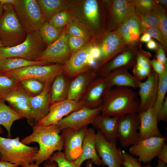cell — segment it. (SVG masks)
<instances>
[{
  "label": "cell",
  "instance_id": "obj_41",
  "mask_svg": "<svg viewBox=\"0 0 167 167\" xmlns=\"http://www.w3.org/2000/svg\"><path fill=\"white\" fill-rule=\"evenodd\" d=\"M72 20L71 16L67 10H65L54 15L47 22L56 28H62Z\"/></svg>",
  "mask_w": 167,
  "mask_h": 167
},
{
  "label": "cell",
  "instance_id": "obj_11",
  "mask_svg": "<svg viewBox=\"0 0 167 167\" xmlns=\"http://www.w3.org/2000/svg\"><path fill=\"white\" fill-rule=\"evenodd\" d=\"M140 118L138 113H129L118 118V138L122 146L126 148L140 140Z\"/></svg>",
  "mask_w": 167,
  "mask_h": 167
},
{
  "label": "cell",
  "instance_id": "obj_26",
  "mask_svg": "<svg viewBox=\"0 0 167 167\" xmlns=\"http://www.w3.org/2000/svg\"><path fill=\"white\" fill-rule=\"evenodd\" d=\"M96 133L92 128H87L84 138L81 153L75 161L77 165L81 166L83 162L88 160L94 164L100 165L102 164L101 159L98 156L96 148Z\"/></svg>",
  "mask_w": 167,
  "mask_h": 167
},
{
  "label": "cell",
  "instance_id": "obj_33",
  "mask_svg": "<svg viewBox=\"0 0 167 167\" xmlns=\"http://www.w3.org/2000/svg\"><path fill=\"white\" fill-rule=\"evenodd\" d=\"M32 96L19 84L13 89L0 95V99L9 104L15 102L28 103L30 98Z\"/></svg>",
  "mask_w": 167,
  "mask_h": 167
},
{
  "label": "cell",
  "instance_id": "obj_6",
  "mask_svg": "<svg viewBox=\"0 0 167 167\" xmlns=\"http://www.w3.org/2000/svg\"><path fill=\"white\" fill-rule=\"evenodd\" d=\"M27 33L14 8L5 11L0 19V40L4 47H11L25 40Z\"/></svg>",
  "mask_w": 167,
  "mask_h": 167
},
{
  "label": "cell",
  "instance_id": "obj_14",
  "mask_svg": "<svg viewBox=\"0 0 167 167\" xmlns=\"http://www.w3.org/2000/svg\"><path fill=\"white\" fill-rule=\"evenodd\" d=\"M96 41V39L92 38L83 47L72 54L68 61L64 64L63 73L65 75L72 78L92 68L90 59Z\"/></svg>",
  "mask_w": 167,
  "mask_h": 167
},
{
  "label": "cell",
  "instance_id": "obj_58",
  "mask_svg": "<svg viewBox=\"0 0 167 167\" xmlns=\"http://www.w3.org/2000/svg\"><path fill=\"white\" fill-rule=\"evenodd\" d=\"M166 164L165 162L161 161L160 160H158V164L156 166H152L150 164H148L147 165L143 166V167H167Z\"/></svg>",
  "mask_w": 167,
  "mask_h": 167
},
{
  "label": "cell",
  "instance_id": "obj_16",
  "mask_svg": "<svg viewBox=\"0 0 167 167\" xmlns=\"http://www.w3.org/2000/svg\"><path fill=\"white\" fill-rule=\"evenodd\" d=\"M166 139V137H153L140 140L131 146L129 153L138 157L140 162L148 163L157 157L161 148Z\"/></svg>",
  "mask_w": 167,
  "mask_h": 167
},
{
  "label": "cell",
  "instance_id": "obj_61",
  "mask_svg": "<svg viewBox=\"0 0 167 167\" xmlns=\"http://www.w3.org/2000/svg\"><path fill=\"white\" fill-rule=\"evenodd\" d=\"M92 163L91 160H88L86 163L85 167H93Z\"/></svg>",
  "mask_w": 167,
  "mask_h": 167
},
{
  "label": "cell",
  "instance_id": "obj_2",
  "mask_svg": "<svg viewBox=\"0 0 167 167\" xmlns=\"http://www.w3.org/2000/svg\"><path fill=\"white\" fill-rule=\"evenodd\" d=\"M137 93L131 88L116 86L106 88L102 96L101 115L119 117L138 113L139 101Z\"/></svg>",
  "mask_w": 167,
  "mask_h": 167
},
{
  "label": "cell",
  "instance_id": "obj_57",
  "mask_svg": "<svg viewBox=\"0 0 167 167\" xmlns=\"http://www.w3.org/2000/svg\"><path fill=\"white\" fill-rule=\"evenodd\" d=\"M152 40V37L147 33H144L140 38L139 41L141 42L147 43Z\"/></svg>",
  "mask_w": 167,
  "mask_h": 167
},
{
  "label": "cell",
  "instance_id": "obj_29",
  "mask_svg": "<svg viewBox=\"0 0 167 167\" xmlns=\"http://www.w3.org/2000/svg\"><path fill=\"white\" fill-rule=\"evenodd\" d=\"M73 78L67 77L63 72L55 78L51 85L50 105L67 99L70 83Z\"/></svg>",
  "mask_w": 167,
  "mask_h": 167
},
{
  "label": "cell",
  "instance_id": "obj_12",
  "mask_svg": "<svg viewBox=\"0 0 167 167\" xmlns=\"http://www.w3.org/2000/svg\"><path fill=\"white\" fill-rule=\"evenodd\" d=\"M135 14V7L129 0H110L107 12V32L117 30L122 23Z\"/></svg>",
  "mask_w": 167,
  "mask_h": 167
},
{
  "label": "cell",
  "instance_id": "obj_53",
  "mask_svg": "<svg viewBox=\"0 0 167 167\" xmlns=\"http://www.w3.org/2000/svg\"><path fill=\"white\" fill-rule=\"evenodd\" d=\"M157 157L159 160L167 163V145L165 142L163 144Z\"/></svg>",
  "mask_w": 167,
  "mask_h": 167
},
{
  "label": "cell",
  "instance_id": "obj_34",
  "mask_svg": "<svg viewBox=\"0 0 167 167\" xmlns=\"http://www.w3.org/2000/svg\"><path fill=\"white\" fill-rule=\"evenodd\" d=\"M63 28H56L49 24L48 22H45L42 25L39 31L47 46L53 43L59 37Z\"/></svg>",
  "mask_w": 167,
  "mask_h": 167
},
{
  "label": "cell",
  "instance_id": "obj_5",
  "mask_svg": "<svg viewBox=\"0 0 167 167\" xmlns=\"http://www.w3.org/2000/svg\"><path fill=\"white\" fill-rule=\"evenodd\" d=\"M47 47L39 31L28 33L20 44L11 47H0V59L18 58L36 61Z\"/></svg>",
  "mask_w": 167,
  "mask_h": 167
},
{
  "label": "cell",
  "instance_id": "obj_59",
  "mask_svg": "<svg viewBox=\"0 0 167 167\" xmlns=\"http://www.w3.org/2000/svg\"><path fill=\"white\" fill-rule=\"evenodd\" d=\"M157 3L163 6L166 10L167 7V0H155Z\"/></svg>",
  "mask_w": 167,
  "mask_h": 167
},
{
  "label": "cell",
  "instance_id": "obj_32",
  "mask_svg": "<svg viewBox=\"0 0 167 167\" xmlns=\"http://www.w3.org/2000/svg\"><path fill=\"white\" fill-rule=\"evenodd\" d=\"M48 65L38 61H32L18 58H7L0 59V73L32 65Z\"/></svg>",
  "mask_w": 167,
  "mask_h": 167
},
{
  "label": "cell",
  "instance_id": "obj_23",
  "mask_svg": "<svg viewBox=\"0 0 167 167\" xmlns=\"http://www.w3.org/2000/svg\"><path fill=\"white\" fill-rule=\"evenodd\" d=\"M52 83H45L41 92L37 95L32 96L29 99L28 103L32 111L35 125L43 119L49 112Z\"/></svg>",
  "mask_w": 167,
  "mask_h": 167
},
{
  "label": "cell",
  "instance_id": "obj_17",
  "mask_svg": "<svg viewBox=\"0 0 167 167\" xmlns=\"http://www.w3.org/2000/svg\"><path fill=\"white\" fill-rule=\"evenodd\" d=\"M127 45L121 53L100 68L96 71L99 76L105 77L116 69L124 68L128 70L134 66L136 62L139 46Z\"/></svg>",
  "mask_w": 167,
  "mask_h": 167
},
{
  "label": "cell",
  "instance_id": "obj_1",
  "mask_svg": "<svg viewBox=\"0 0 167 167\" xmlns=\"http://www.w3.org/2000/svg\"><path fill=\"white\" fill-rule=\"evenodd\" d=\"M108 7L103 1L74 0H70L67 10L92 38L99 39L107 32Z\"/></svg>",
  "mask_w": 167,
  "mask_h": 167
},
{
  "label": "cell",
  "instance_id": "obj_49",
  "mask_svg": "<svg viewBox=\"0 0 167 167\" xmlns=\"http://www.w3.org/2000/svg\"><path fill=\"white\" fill-rule=\"evenodd\" d=\"M133 68V75L137 80L140 81L144 79H146L151 71L141 68L136 64Z\"/></svg>",
  "mask_w": 167,
  "mask_h": 167
},
{
  "label": "cell",
  "instance_id": "obj_39",
  "mask_svg": "<svg viewBox=\"0 0 167 167\" xmlns=\"http://www.w3.org/2000/svg\"><path fill=\"white\" fill-rule=\"evenodd\" d=\"M9 104L12 108L27 119L30 125L32 126L35 124L32 111L28 103L15 102Z\"/></svg>",
  "mask_w": 167,
  "mask_h": 167
},
{
  "label": "cell",
  "instance_id": "obj_18",
  "mask_svg": "<svg viewBox=\"0 0 167 167\" xmlns=\"http://www.w3.org/2000/svg\"><path fill=\"white\" fill-rule=\"evenodd\" d=\"M88 126L77 130L67 129L61 130L63 153L66 158L68 161H74L80 156Z\"/></svg>",
  "mask_w": 167,
  "mask_h": 167
},
{
  "label": "cell",
  "instance_id": "obj_4",
  "mask_svg": "<svg viewBox=\"0 0 167 167\" xmlns=\"http://www.w3.org/2000/svg\"><path fill=\"white\" fill-rule=\"evenodd\" d=\"M19 137L6 138L0 136V161H5L20 166L35 162L39 149L22 143Z\"/></svg>",
  "mask_w": 167,
  "mask_h": 167
},
{
  "label": "cell",
  "instance_id": "obj_21",
  "mask_svg": "<svg viewBox=\"0 0 167 167\" xmlns=\"http://www.w3.org/2000/svg\"><path fill=\"white\" fill-rule=\"evenodd\" d=\"M98 76L92 68L73 78L70 83L67 99L79 101L90 84Z\"/></svg>",
  "mask_w": 167,
  "mask_h": 167
},
{
  "label": "cell",
  "instance_id": "obj_30",
  "mask_svg": "<svg viewBox=\"0 0 167 167\" xmlns=\"http://www.w3.org/2000/svg\"><path fill=\"white\" fill-rule=\"evenodd\" d=\"M42 11L45 22L58 13L67 10L70 0H36Z\"/></svg>",
  "mask_w": 167,
  "mask_h": 167
},
{
  "label": "cell",
  "instance_id": "obj_42",
  "mask_svg": "<svg viewBox=\"0 0 167 167\" xmlns=\"http://www.w3.org/2000/svg\"><path fill=\"white\" fill-rule=\"evenodd\" d=\"M151 53L143 50L142 49V44L139 46L137 54L135 64L141 68L151 71L152 68L151 64Z\"/></svg>",
  "mask_w": 167,
  "mask_h": 167
},
{
  "label": "cell",
  "instance_id": "obj_13",
  "mask_svg": "<svg viewBox=\"0 0 167 167\" xmlns=\"http://www.w3.org/2000/svg\"><path fill=\"white\" fill-rule=\"evenodd\" d=\"M71 55L68 45L65 26L59 37L48 46L36 61H41L48 64L52 63L64 64Z\"/></svg>",
  "mask_w": 167,
  "mask_h": 167
},
{
  "label": "cell",
  "instance_id": "obj_54",
  "mask_svg": "<svg viewBox=\"0 0 167 167\" xmlns=\"http://www.w3.org/2000/svg\"><path fill=\"white\" fill-rule=\"evenodd\" d=\"M21 167H39L35 163L20 165ZM43 167H58L56 163L54 161H52L49 159L45 161Z\"/></svg>",
  "mask_w": 167,
  "mask_h": 167
},
{
  "label": "cell",
  "instance_id": "obj_56",
  "mask_svg": "<svg viewBox=\"0 0 167 167\" xmlns=\"http://www.w3.org/2000/svg\"><path fill=\"white\" fill-rule=\"evenodd\" d=\"M20 166L18 164H14L10 162L0 161V167H19Z\"/></svg>",
  "mask_w": 167,
  "mask_h": 167
},
{
  "label": "cell",
  "instance_id": "obj_40",
  "mask_svg": "<svg viewBox=\"0 0 167 167\" xmlns=\"http://www.w3.org/2000/svg\"><path fill=\"white\" fill-rule=\"evenodd\" d=\"M66 33L73 36L90 41L92 38L85 29L73 19L65 26Z\"/></svg>",
  "mask_w": 167,
  "mask_h": 167
},
{
  "label": "cell",
  "instance_id": "obj_22",
  "mask_svg": "<svg viewBox=\"0 0 167 167\" xmlns=\"http://www.w3.org/2000/svg\"><path fill=\"white\" fill-rule=\"evenodd\" d=\"M107 85L106 78L98 76L90 84L79 101L84 107L91 109L101 106L102 96Z\"/></svg>",
  "mask_w": 167,
  "mask_h": 167
},
{
  "label": "cell",
  "instance_id": "obj_3",
  "mask_svg": "<svg viewBox=\"0 0 167 167\" xmlns=\"http://www.w3.org/2000/svg\"><path fill=\"white\" fill-rule=\"evenodd\" d=\"M33 131L21 142L26 145L33 142L38 143L39 148L35 159V164L39 165L49 159L54 152L63 150V137L61 130L56 125L32 126Z\"/></svg>",
  "mask_w": 167,
  "mask_h": 167
},
{
  "label": "cell",
  "instance_id": "obj_46",
  "mask_svg": "<svg viewBox=\"0 0 167 167\" xmlns=\"http://www.w3.org/2000/svg\"><path fill=\"white\" fill-rule=\"evenodd\" d=\"M49 160L55 162L58 167H80L74 161H70L65 158L63 152L57 151L54 153Z\"/></svg>",
  "mask_w": 167,
  "mask_h": 167
},
{
  "label": "cell",
  "instance_id": "obj_47",
  "mask_svg": "<svg viewBox=\"0 0 167 167\" xmlns=\"http://www.w3.org/2000/svg\"><path fill=\"white\" fill-rule=\"evenodd\" d=\"M148 34L151 37L158 41L163 46L165 51L167 52V45L165 43L163 34L159 28H152L146 29L143 32Z\"/></svg>",
  "mask_w": 167,
  "mask_h": 167
},
{
  "label": "cell",
  "instance_id": "obj_24",
  "mask_svg": "<svg viewBox=\"0 0 167 167\" xmlns=\"http://www.w3.org/2000/svg\"><path fill=\"white\" fill-rule=\"evenodd\" d=\"M140 118V140L153 137H162L158 126L157 115L153 107L138 113Z\"/></svg>",
  "mask_w": 167,
  "mask_h": 167
},
{
  "label": "cell",
  "instance_id": "obj_35",
  "mask_svg": "<svg viewBox=\"0 0 167 167\" xmlns=\"http://www.w3.org/2000/svg\"><path fill=\"white\" fill-rule=\"evenodd\" d=\"M158 77L156 98L153 106L156 115L166 97L167 92V70L162 75H159Z\"/></svg>",
  "mask_w": 167,
  "mask_h": 167
},
{
  "label": "cell",
  "instance_id": "obj_38",
  "mask_svg": "<svg viewBox=\"0 0 167 167\" xmlns=\"http://www.w3.org/2000/svg\"><path fill=\"white\" fill-rule=\"evenodd\" d=\"M135 6V14L140 18L152 11L155 3V0H129Z\"/></svg>",
  "mask_w": 167,
  "mask_h": 167
},
{
  "label": "cell",
  "instance_id": "obj_55",
  "mask_svg": "<svg viewBox=\"0 0 167 167\" xmlns=\"http://www.w3.org/2000/svg\"><path fill=\"white\" fill-rule=\"evenodd\" d=\"M158 44L154 40L152 39L147 43V47L149 49L156 50L158 47Z\"/></svg>",
  "mask_w": 167,
  "mask_h": 167
},
{
  "label": "cell",
  "instance_id": "obj_45",
  "mask_svg": "<svg viewBox=\"0 0 167 167\" xmlns=\"http://www.w3.org/2000/svg\"><path fill=\"white\" fill-rule=\"evenodd\" d=\"M141 34L146 29L152 28H159L158 19L152 11L141 18Z\"/></svg>",
  "mask_w": 167,
  "mask_h": 167
},
{
  "label": "cell",
  "instance_id": "obj_25",
  "mask_svg": "<svg viewBox=\"0 0 167 167\" xmlns=\"http://www.w3.org/2000/svg\"><path fill=\"white\" fill-rule=\"evenodd\" d=\"M117 30L127 45H136L141 43V19L135 14L122 23Z\"/></svg>",
  "mask_w": 167,
  "mask_h": 167
},
{
  "label": "cell",
  "instance_id": "obj_37",
  "mask_svg": "<svg viewBox=\"0 0 167 167\" xmlns=\"http://www.w3.org/2000/svg\"><path fill=\"white\" fill-rule=\"evenodd\" d=\"M20 86L31 95H37L43 90L45 83L35 79L29 78L24 79L19 82Z\"/></svg>",
  "mask_w": 167,
  "mask_h": 167
},
{
  "label": "cell",
  "instance_id": "obj_62",
  "mask_svg": "<svg viewBox=\"0 0 167 167\" xmlns=\"http://www.w3.org/2000/svg\"><path fill=\"white\" fill-rule=\"evenodd\" d=\"M3 14V10L2 4L0 1V19L2 16Z\"/></svg>",
  "mask_w": 167,
  "mask_h": 167
},
{
  "label": "cell",
  "instance_id": "obj_27",
  "mask_svg": "<svg viewBox=\"0 0 167 167\" xmlns=\"http://www.w3.org/2000/svg\"><path fill=\"white\" fill-rule=\"evenodd\" d=\"M105 77L107 82L106 88H111L115 86L137 88L141 82L131 75L127 69L124 68L114 70Z\"/></svg>",
  "mask_w": 167,
  "mask_h": 167
},
{
  "label": "cell",
  "instance_id": "obj_8",
  "mask_svg": "<svg viewBox=\"0 0 167 167\" xmlns=\"http://www.w3.org/2000/svg\"><path fill=\"white\" fill-rule=\"evenodd\" d=\"M63 65L60 64L32 65L2 74L12 77L19 83L29 78L35 79L44 83H52L57 75L63 72Z\"/></svg>",
  "mask_w": 167,
  "mask_h": 167
},
{
  "label": "cell",
  "instance_id": "obj_64",
  "mask_svg": "<svg viewBox=\"0 0 167 167\" xmlns=\"http://www.w3.org/2000/svg\"><path fill=\"white\" fill-rule=\"evenodd\" d=\"M4 47V46L2 44L1 41L0 40V47Z\"/></svg>",
  "mask_w": 167,
  "mask_h": 167
},
{
  "label": "cell",
  "instance_id": "obj_43",
  "mask_svg": "<svg viewBox=\"0 0 167 167\" xmlns=\"http://www.w3.org/2000/svg\"><path fill=\"white\" fill-rule=\"evenodd\" d=\"M19 84L12 77L0 73V95L13 89Z\"/></svg>",
  "mask_w": 167,
  "mask_h": 167
},
{
  "label": "cell",
  "instance_id": "obj_20",
  "mask_svg": "<svg viewBox=\"0 0 167 167\" xmlns=\"http://www.w3.org/2000/svg\"><path fill=\"white\" fill-rule=\"evenodd\" d=\"M158 79V75L152 69L146 80L140 82L138 92L140 99L138 113L153 107L156 98Z\"/></svg>",
  "mask_w": 167,
  "mask_h": 167
},
{
  "label": "cell",
  "instance_id": "obj_15",
  "mask_svg": "<svg viewBox=\"0 0 167 167\" xmlns=\"http://www.w3.org/2000/svg\"><path fill=\"white\" fill-rule=\"evenodd\" d=\"M101 106L95 109L83 107L62 118L56 125L61 130L65 129L78 130L91 123L101 113Z\"/></svg>",
  "mask_w": 167,
  "mask_h": 167
},
{
  "label": "cell",
  "instance_id": "obj_19",
  "mask_svg": "<svg viewBox=\"0 0 167 167\" xmlns=\"http://www.w3.org/2000/svg\"><path fill=\"white\" fill-rule=\"evenodd\" d=\"M83 107L80 101L68 99L54 103L50 105L48 114L36 125H56L64 116Z\"/></svg>",
  "mask_w": 167,
  "mask_h": 167
},
{
  "label": "cell",
  "instance_id": "obj_7",
  "mask_svg": "<svg viewBox=\"0 0 167 167\" xmlns=\"http://www.w3.org/2000/svg\"><path fill=\"white\" fill-rule=\"evenodd\" d=\"M14 10L27 33L39 31L45 21L36 0H15Z\"/></svg>",
  "mask_w": 167,
  "mask_h": 167
},
{
  "label": "cell",
  "instance_id": "obj_28",
  "mask_svg": "<svg viewBox=\"0 0 167 167\" xmlns=\"http://www.w3.org/2000/svg\"><path fill=\"white\" fill-rule=\"evenodd\" d=\"M118 117L99 114L91 124L95 128L100 130L106 139L111 141L118 138Z\"/></svg>",
  "mask_w": 167,
  "mask_h": 167
},
{
  "label": "cell",
  "instance_id": "obj_36",
  "mask_svg": "<svg viewBox=\"0 0 167 167\" xmlns=\"http://www.w3.org/2000/svg\"><path fill=\"white\" fill-rule=\"evenodd\" d=\"M166 10L163 6L155 2L152 12L158 19L159 28L163 34L165 42L167 45V16Z\"/></svg>",
  "mask_w": 167,
  "mask_h": 167
},
{
  "label": "cell",
  "instance_id": "obj_48",
  "mask_svg": "<svg viewBox=\"0 0 167 167\" xmlns=\"http://www.w3.org/2000/svg\"><path fill=\"white\" fill-rule=\"evenodd\" d=\"M123 159V165L124 167H143L141 162L137 161L136 158L125 150L122 151Z\"/></svg>",
  "mask_w": 167,
  "mask_h": 167
},
{
  "label": "cell",
  "instance_id": "obj_52",
  "mask_svg": "<svg viewBox=\"0 0 167 167\" xmlns=\"http://www.w3.org/2000/svg\"><path fill=\"white\" fill-rule=\"evenodd\" d=\"M151 64L152 68L158 76L162 75L167 70V67H165L156 58L151 60Z\"/></svg>",
  "mask_w": 167,
  "mask_h": 167
},
{
  "label": "cell",
  "instance_id": "obj_60",
  "mask_svg": "<svg viewBox=\"0 0 167 167\" xmlns=\"http://www.w3.org/2000/svg\"><path fill=\"white\" fill-rule=\"evenodd\" d=\"M0 1L2 4L7 3L13 5L15 0H0Z\"/></svg>",
  "mask_w": 167,
  "mask_h": 167
},
{
  "label": "cell",
  "instance_id": "obj_9",
  "mask_svg": "<svg viewBox=\"0 0 167 167\" xmlns=\"http://www.w3.org/2000/svg\"><path fill=\"white\" fill-rule=\"evenodd\" d=\"M100 54L94 69L97 71L122 52L127 46L117 30L107 32L97 39Z\"/></svg>",
  "mask_w": 167,
  "mask_h": 167
},
{
  "label": "cell",
  "instance_id": "obj_50",
  "mask_svg": "<svg viewBox=\"0 0 167 167\" xmlns=\"http://www.w3.org/2000/svg\"><path fill=\"white\" fill-rule=\"evenodd\" d=\"M156 51V58L167 67V59L165 55V52L163 46L160 44H158Z\"/></svg>",
  "mask_w": 167,
  "mask_h": 167
},
{
  "label": "cell",
  "instance_id": "obj_31",
  "mask_svg": "<svg viewBox=\"0 0 167 167\" xmlns=\"http://www.w3.org/2000/svg\"><path fill=\"white\" fill-rule=\"evenodd\" d=\"M24 118L21 114L7 105L4 101L0 99V125L6 129L8 137H12L11 129L13 122Z\"/></svg>",
  "mask_w": 167,
  "mask_h": 167
},
{
  "label": "cell",
  "instance_id": "obj_63",
  "mask_svg": "<svg viewBox=\"0 0 167 167\" xmlns=\"http://www.w3.org/2000/svg\"><path fill=\"white\" fill-rule=\"evenodd\" d=\"M3 130L1 126H0V134H3Z\"/></svg>",
  "mask_w": 167,
  "mask_h": 167
},
{
  "label": "cell",
  "instance_id": "obj_44",
  "mask_svg": "<svg viewBox=\"0 0 167 167\" xmlns=\"http://www.w3.org/2000/svg\"><path fill=\"white\" fill-rule=\"evenodd\" d=\"M67 37L68 47L72 54L80 49L90 41L82 38L71 36L67 33Z\"/></svg>",
  "mask_w": 167,
  "mask_h": 167
},
{
  "label": "cell",
  "instance_id": "obj_10",
  "mask_svg": "<svg viewBox=\"0 0 167 167\" xmlns=\"http://www.w3.org/2000/svg\"><path fill=\"white\" fill-rule=\"evenodd\" d=\"M96 148L102 164L108 167H124L122 151L117 148L116 139L108 141L101 131L96 133Z\"/></svg>",
  "mask_w": 167,
  "mask_h": 167
},
{
  "label": "cell",
  "instance_id": "obj_51",
  "mask_svg": "<svg viewBox=\"0 0 167 167\" xmlns=\"http://www.w3.org/2000/svg\"><path fill=\"white\" fill-rule=\"evenodd\" d=\"M158 121H167V96H166L157 114Z\"/></svg>",
  "mask_w": 167,
  "mask_h": 167
}]
</instances>
